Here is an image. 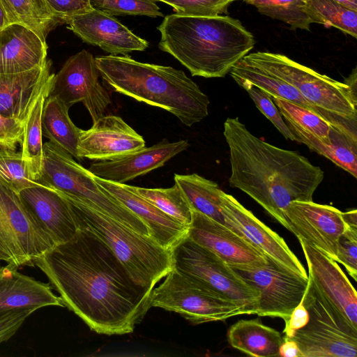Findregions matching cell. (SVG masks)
<instances>
[{
  "label": "cell",
  "instance_id": "obj_42",
  "mask_svg": "<svg viewBox=\"0 0 357 357\" xmlns=\"http://www.w3.org/2000/svg\"><path fill=\"white\" fill-rule=\"evenodd\" d=\"M52 14L60 21L66 23L69 18L87 13L93 8L91 0H45Z\"/></svg>",
  "mask_w": 357,
  "mask_h": 357
},
{
  "label": "cell",
  "instance_id": "obj_6",
  "mask_svg": "<svg viewBox=\"0 0 357 357\" xmlns=\"http://www.w3.org/2000/svg\"><path fill=\"white\" fill-rule=\"evenodd\" d=\"M63 195L71 204L79 229L105 242L135 283L153 290L173 269L171 250L83 202Z\"/></svg>",
  "mask_w": 357,
  "mask_h": 357
},
{
  "label": "cell",
  "instance_id": "obj_40",
  "mask_svg": "<svg viewBox=\"0 0 357 357\" xmlns=\"http://www.w3.org/2000/svg\"><path fill=\"white\" fill-rule=\"evenodd\" d=\"M244 89L248 93L258 109L273 124L284 138L296 141L294 135L282 119L279 109L271 99V96L255 86H248Z\"/></svg>",
  "mask_w": 357,
  "mask_h": 357
},
{
  "label": "cell",
  "instance_id": "obj_43",
  "mask_svg": "<svg viewBox=\"0 0 357 357\" xmlns=\"http://www.w3.org/2000/svg\"><path fill=\"white\" fill-rule=\"evenodd\" d=\"M35 309H22L0 314V344L13 337Z\"/></svg>",
  "mask_w": 357,
  "mask_h": 357
},
{
  "label": "cell",
  "instance_id": "obj_22",
  "mask_svg": "<svg viewBox=\"0 0 357 357\" xmlns=\"http://www.w3.org/2000/svg\"><path fill=\"white\" fill-rule=\"evenodd\" d=\"M93 178L141 219L147 226L150 237L162 247L171 250L188 236V227L160 211L131 190L128 185L110 182L93 175Z\"/></svg>",
  "mask_w": 357,
  "mask_h": 357
},
{
  "label": "cell",
  "instance_id": "obj_27",
  "mask_svg": "<svg viewBox=\"0 0 357 357\" xmlns=\"http://www.w3.org/2000/svg\"><path fill=\"white\" fill-rule=\"evenodd\" d=\"M69 108L57 98L48 96L42 112L43 135L49 142L78 160L79 136L81 129L71 121Z\"/></svg>",
  "mask_w": 357,
  "mask_h": 357
},
{
  "label": "cell",
  "instance_id": "obj_49",
  "mask_svg": "<svg viewBox=\"0 0 357 357\" xmlns=\"http://www.w3.org/2000/svg\"><path fill=\"white\" fill-rule=\"evenodd\" d=\"M10 24L6 13L0 3V30Z\"/></svg>",
  "mask_w": 357,
  "mask_h": 357
},
{
  "label": "cell",
  "instance_id": "obj_26",
  "mask_svg": "<svg viewBox=\"0 0 357 357\" xmlns=\"http://www.w3.org/2000/svg\"><path fill=\"white\" fill-rule=\"evenodd\" d=\"M227 340L233 348L247 355L269 357L279 356L284 338L259 319H241L229 328Z\"/></svg>",
  "mask_w": 357,
  "mask_h": 357
},
{
  "label": "cell",
  "instance_id": "obj_30",
  "mask_svg": "<svg viewBox=\"0 0 357 357\" xmlns=\"http://www.w3.org/2000/svg\"><path fill=\"white\" fill-rule=\"evenodd\" d=\"M39 94L24 126L22 153L31 178L38 181L43 163V144L41 118L44 103L49 96L52 77Z\"/></svg>",
  "mask_w": 357,
  "mask_h": 357
},
{
  "label": "cell",
  "instance_id": "obj_35",
  "mask_svg": "<svg viewBox=\"0 0 357 357\" xmlns=\"http://www.w3.org/2000/svg\"><path fill=\"white\" fill-rule=\"evenodd\" d=\"M137 194L181 224L190 227L192 209L176 183L168 188H146L129 185Z\"/></svg>",
  "mask_w": 357,
  "mask_h": 357
},
{
  "label": "cell",
  "instance_id": "obj_36",
  "mask_svg": "<svg viewBox=\"0 0 357 357\" xmlns=\"http://www.w3.org/2000/svg\"><path fill=\"white\" fill-rule=\"evenodd\" d=\"M249 4L260 13L282 21L291 29L310 30L312 22L304 10L305 0H252Z\"/></svg>",
  "mask_w": 357,
  "mask_h": 357
},
{
  "label": "cell",
  "instance_id": "obj_28",
  "mask_svg": "<svg viewBox=\"0 0 357 357\" xmlns=\"http://www.w3.org/2000/svg\"><path fill=\"white\" fill-rule=\"evenodd\" d=\"M174 181L181 188L192 210L229 228L222 211L223 191L216 183L195 173L175 174Z\"/></svg>",
  "mask_w": 357,
  "mask_h": 357
},
{
  "label": "cell",
  "instance_id": "obj_21",
  "mask_svg": "<svg viewBox=\"0 0 357 357\" xmlns=\"http://www.w3.org/2000/svg\"><path fill=\"white\" fill-rule=\"evenodd\" d=\"M188 146V140L170 142L163 139L155 145L142 148L119 158L93 162L87 169L99 178L124 184L163 166Z\"/></svg>",
  "mask_w": 357,
  "mask_h": 357
},
{
  "label": "cell",
  "instance_id": "obj_32",
  "mask_svg": "<svg viewBox=\"0 0 357 357\" xmlns=\"http://www.w3.org/2000/svg\"><path fill=\"white\" fill-rule=\"evenodd\" d=\"M273 99L285 121L312 133L325 142H334L347 138L357 140V136L335 127L307 109L282 98Z\"/></svg>",
  "mask_w": 357,
  "mask_h": 357
},
{
  "label": "cell",
  "instance_id": "obj_9",
  "mask_svg": "<svg viewBox=\"0 0 357 357\" xmlns=\"http://www.w3.org/2000/svg\"><path fill=\"white\" fill-rule=\"evenodd\" d=\"M165 277L158 287L153 289L149 298L150 307L174 312L192 324L248 314L238 303L175 268Z\"/></svg>",
  "mask_w": 357,
  "mask_h": 357
},
{
  "label": "cell",
  "instance_id": "obj_38",
  "mask_svg": "<svg viewBox=\"0 0 357 357\" xmlns=\"http://www.w3.org/2000/svg\"><path fill=\"white\" fill-rule=\"evenodd\" d=\"M93 8L109 15L163 17L154 0H91Z\"/></svg>",
  "mask_w": 357,
  "mask_h": 357
},
{
  "label": "cell",
  "instance_id": "obj_7",
  "mask_svg": "<svg viewBox=\"0 0 357 357\" xmlns=\"http://www.w3.org/2000/svg\"><path fill=\"white\" fill-rule=\"evenodd\" d=\"M37 181L150 236L147 226L141 219L100 185L87 169L50 142L43 144V163Z\"/></svg>",
  "mask_w": 357,
  "mask_h": 357
},
{
  "label": "cell",
  "instance_id": "obj_12",
  "mask_svg": "<svg viewBox=\"0 0 357 357\" xmlns=\"http://www.w3.org/2000/svg\"><path fill=\"white\" fill-rule=\"evenodd\" d=\"M267 259V263L260 267L232 268L259 291L256 314L280 317L286 322L301 303L308 278L294 273L271 258Z\"/></svg>",
  "mask_w": 357,
  "mask_h": 357
},
{
  "label": "cell",
  "instance_id": "obj_34",
  "mask_svg": "<svg viewBox=\"0 0 357 357\" xmlns=\"http://www.w3.org/2000/svg\"><path fill=\"white\" fill-rule=\"evenodd\" d=\"M304 10L312 23L333 26L357 38V12L333 0H305Z\"/></svg>",
  "mask_w": 357,
  "mask_h": 357
},
{
  "label": "cell",
  "instance_id": "obj_10",
  "mask_svg": "<svg viewBox=\"0 0 357 357\" xmlns=\"http://www.w3.org/2000/svg\"><path fill=\"white\" fill-rule=\"evenodd\" d=\"M174 268L256 314L259 292L222 259L189 237L171 250Z\"/></svg>",
  "mask_w": 357,
  "mask_h": 357
},
{
  "label": "cell",
  "instance_id": "obj_17",
  "mask_svg": "<svg viewBox=\"0 0 357 357\" xmlns=\"http://www.w3.org/2000/svg\"><path fill=\"white\" fill-rule=\"evenodd\" d=\"M308 267V280L354 328L357 329V294L337 261L313 245L299 241Z\"/></svg>",
  "mask_w": 357,
  "mask_h": 357
},
{
  "label": "cell",
  "instance_id": "obj_47",
  "mask_svg": "<svg viewBox=\"0 0 357 357\" xmlns=\"http://www.w3.org/2000/svg\"><path fill=\"white\" fill-rule=\"evenodd\" d=\"M342 218L348 227L357 229V211L356 209L342 212Z\"/></svg>",
  "mask_w": 357,
  "mask_h": 357
},
{
  "label": "cell",
  "instance_id": "obj_31",
  "mask_svg": "<svg viewBox=\"0 0 357 357\" xmlns=\"http://www.w3.org/2000/svg\"><path fill=\"white\" fill-rule=\"evenodd\" d=\"M286 123L296 142L305 144L311 151L326 157L356 178L357 140L347 138L334 142H325L291 123L286 121Z\"/></svg>",
  "mask_w": 357,
  "mask_h": 357
},
{
  "label": "cell",
  "instance_id": "obj_4",
  "mask_svg": "<svg viewBox=\"0 0 357 357\" xmlns=\"http://www.w3.org/2000/svg\"><path fill=\"white\" fill-rule=\"evenodd\" d=\"M100 76L115 92L158 107L192 126L208 114L209 99L181 70L135 61L128 55L95 58Z\"/></svg>",
  "mask_w": 357,
  "mask_h": 357
},
{
  "label": "cell",
  "instance_id": "obj_3",
  "mask_svg": "<svg viewBox=\"0 0 357 357\" xmlns=\"http://www.w3.org/2000/svg\"><path fill=\"white\" fill-rule=\"evenodd\" d=\"M157 29L161 35L160 49L192 76L206 78L225 77L255 44L252 34L229 16L171 14Z\"/></svg>",
  "mask_w": 357,
  "mask_h": 357
},
{
  "label": "cell",
  "instance_id": "obj_23",
  "mask_svg": "<svg viewBox=\"0 0 357 357\" xmlns=\"http://www.w3.org/2000/svg\"><path fill=\"white\" fill-rule=\"evenodd\" d=\"M47 45L34 31L18 23L0 30V73H23L46 65Z\"/></svg>",
  "mask_w": 357,
  "mask_h": 357
},
{
  "label": "cell",
  "instance_id": "obj_16",
  "mask_svg": "<svg viewBox=\"0 0 357 357\" xmlns=\"http://www.w3.org/2000/svg\"><path fill=\"white\" fill-rule=\"evenodd\" d=\"M231 268H255L267 263V257L248 241L225 225L192 210L188 235Z\"/></svg>",
  "mask_w": 357,
  "mask_h": 357
},
{
  "label": "cell",
  "instance_id": "obj_33",
  "mask_svg": "<svg viewBox=\"0 0 357 357\" xmlns=\"http://www.w3.org/2000/svg\"><path fill=\"white\" fill-rule=\"evenodd\" d=\"M10 23H18L45 40L47 33L61 23L50 12L45 0H0Z\"/></svg>",
  "mask_w": 357,
  "mask_h": 357
},
{
  "label": "cell",
  "instance_id": "obj_11",
  "mask_svg": "<svg viewBox=\"0 0 357 357\" xmlns=\"http://www.w3.org/2000/svg\"><path fill=\"white\" fill-rule=\"evenodd\" d=\"M55 246L22 203L19 194L0 183V257L17 268Z\"/></svg>",
  "mask_w": 357,
  "mask_h": 357
},
{
  "label": "cell",
  "instance_id": "obj_19",
  "mask_svg": "<svg viewBox=\"0 0 357 357\" xmlns=\"http://www.w3.org/2000/svg\"><path fill=\"white\" fill-rule=\"evenodd\" d=\"M68 27L83 41L100 47L111 55H127L144 51L149 43L118 20L100 10L75 15L66 20Z\"/></svg>",
  "mask_w": 357,
  "mask_h": 357
},
{
  "label": "cell",
  "instance_id": "obj_46",
  "mask_svg": "<svg viewBox=\"0 0 357 357\" xmlns=\"http://www.w3.org/2000/svg\"><path fill=\"white\" fill-rule=\"evenodd\" d=\"M279 356L301 357V354L294 342L284 338V342L280 349Z\"/></svg>",
  "mask_w": 357,
  "mask_h": 357
},
{
  "label": "cell",
  "instance_id": "obj_51",
  "mask_svg": "<svg viewBox=\"0 0 357 357\" xmlns=\"http://www.w3.org/2000/svg\"><path fill=\"white\" fill-rule=\"evenodd\" d=\"M1 261H2V260H1V257H0V268L2 266H1Z\"/></svg>",
  "mask_w": 357,
  "mask_h": 357
},
{
  "label": "cell",
  "instance_id": "obj_15",
  "mask_svg": "<svg viewBox=\"0 0 357 357\" xmlns=\"http://www.w3.org/2000/svg\"><path fill=\"white\" fill-rule=\"evenodd\" d=\"M222 198V211L229 229L282 266L303 278H308L304 266L281 236L231 195L223 192Z\"/></svg>",
  "mask_w": 357,
  "mask_h": 357
},
{
  "label": "cell",
  "instance_id": "obj_14",
  "mask_svg": "<svg viewBox=\"0 0 357 357\" xmlns=\"http://www.w3.org/2000/svg\"><path fill=\"white\" fill-rule=\"evenodd\" d=\"M284 227L336 261L338 240L347 229L342 212L313 201H294L283 212Z\"/></svg>",
  "mask_w": 357,
  "mask_h": 357
},
{
  "label": "cell",
  "instance_id": "obj_25",
  "mask_svg": "<svg viewBox=\"0 0 357 357\" xmlns=\"http://www.w3.org/2000/svg\"><path fill=\"white\" fill-rule=\"evenodd\" d=\"M53 305L64 306L49 284L20 273L9 264L0 268V314Z\"/></svg>",
  "mask_w": 357,
  "mask_h": 357
},
{
  "label": "cell",
  "instance_id": "obj_18",
  "mask_svg": "<svg viewBox=\"0 0 357 357\" xmlns=\"http://www.w3.org/2000/svg\"><path fill=\"white\" fill-rule=\"evenodd\" d=\"M145 147L143 137L115 115L103 116L79 132L78 154L81 159L111 160Z\"/></svg>",
  "mask_w": 357,
  "mask_h": 357
},
{
  "label": "cell",
  "instance_id": "obj_41",
  "mask_svg": "<svg viewBox=\"0 0 357 357\" xmlns=\"http://www.w3.org/2000/svg\"><path fill=\"white\" fill-rule=\"evenodd\" d=\"M336 261L342 264L348 273L357 280V229L347 227L338 240Z\"/></svg>",
  "mask_w": 357,
  "mask_h": 357
},
{
  "label": "cell",
  "instance_id": "obj_24",
  "mask_svg": "<svg viewBox=\"0 0 357 357\" xmlns=\"http://www.w3.org/2000/svg\"><path fill=\"white\" fill-rule=\"evenodd\" d=\"M50 62L31 70L0 73V114L25 123L39 94L52 76Z\"/></svg>",
  "mask_w": 357,
  "mask_h": 357
},
{
  "label": "cell",
  "instance_id": "obj_2",
  "mask_svg": "<svg viewBox=\"0 0 357 357\" xmlns=\"http://www.w3.org/2000/svg\"><path fill=\"white\" fill-rule=\"evenodd\" d=\"M231 187L246 193L283 227V212L294 201H312L324 171L298 152L275 146L252 134L238 118H227Z\"/></svg>",
  "mask_w": 357,
  "mask_h": 357
},
{
  "label": "cell",
  "instance_id": "obj_39",
  "mask_svg": "<svg viewBox=\"0 0 357 357\" xmlns=\"http://www.w3.org/2000/svg\"><path fill=\"white\" fill-rule=\"evenodd\" d=\"M171 6L177 14L190 16H215L225 12L237 0H156Z\"/></svg>",
  "mask_w": 357,
  "mask_h": 357
},
{
  "label": "cell",
  "instance_id": "obj_20",
  "mask_svg": "<svg viewBox=\"0 0 357 357\" xmlns=\"http://www.w3.org/2000/svg\"><path fill=\"white\" fill-rule=\"evenodd\" d=\"M18 194L55 245L70 241L79 231L71 204L62 193L38 185L25 188Z\"/></svg>",
  "mask_w": 357,
  "mask_h": 357
},
{
  "label": "cell",
  "instance_id": "obj_29",
  "mask_svg": "<svg viewBox=\"0 0 357 357\" xmlns=\"http://www.w3.org/2000/svg\"><path fill=\"white\" fill-rule=\"evenodd\" d=\"M229 73L243 89L248 86H255L268 93L271 98L286 100L319 115L314 107L293 86L256 66L245 63L242 59L234 66Z\"/></svg>",
  "mask_w": 357,
  "mask_h": 357
},
{
  "label": "cell",
  "instance_id": "obj_37",
  "mask_svg": "<svg viewBox=\"0 0 357 357\" xmlns=\"http://www.w3.org/2000/svg\"><path fill=\"white\" fill-rule=\"evenodd\" d=\"M0 183L17 193L41 185L31 178L22 151L6 148H0Z\"/></svg>",
  "mask_w": 357,
  "mask_h": 357
},
{
  "label": "cell",
  "instance_id": "obj_5",
  "mask_svg": "<svg viewBox=\"0 0 357 357\" xmlns=\"http://www.w3.org/2000/svg\"><path fill=\"white\" fill-rule=\"evenodd\" d=\"M242 60L289 83L322 118L357 136L356 68L341 82L280 54L257 52L245 55Z\"/></svg>",
  "mask_w": 357,
  "mask_h": 357
},
{
  "label": "cell",
  "instance_id": "obj_50",
  "mask_svg": "<svg viewBox=\"0 0 357 357\" xmlns=\"http://www.w3.org/2000/svg\"><path fill=\"white\" fill-rule=\"evenodd\" d=\"M244 1H245L246 3H249L252 0H243Z\"/></svg>",
  "mask_w": 357,
  "mask_h": 357
},
{
  "label": "cell",
  "instance_id": "obj_1",
  "mask_svg": "<svg viewBox=\"0 0 357 357\" xmlns=\"http://www.w3.org/2000/svg\"><path fill=\"white\" fill-rule=\"evenodd\" d=\"M33 264L63 305L99 334L132 333L150 308L152 289L135 283L107 245L86 229Z\"/></svg>",
  "mask_w": 357,
  "mask_h": 357
},
{
  "label": "cell",
  "instance_id": "obj_44",
  "mask_svg": "<svg viewBox=\"0 0 357 357\" xmlns=\"http://www.w3.org/2000/svg\"><path fill=\"white\" fill-rule=\"evenodd\" d=\"M24 126L17 120L0 114V148L15 149L22 143Z\"/></svg>",
  "mask_w": 357,
  "mask_h": 357
},
{
  "label": "cell",
  "instance_id": "obj_8",
  "mask_svg": "<svg viewBox=\"0 0 357 357\" xmlns=\"http://www.w3.org/2000/svg\"><path fill=\"white\" fill-rule=\"evenodd\" d=\"M309 319L291 337L301 357H356L357 329L351 326L308 280L303 298Z\"/></svg>",
  "mask_w": 357,
  "mask_h": 357
},
{
  "label": "cell",
  "instance_id": "obj_45",
  "mask_svg": "<svg viewBox=\"0 0 357 357\" xmlns=\"http://www.w3.org/2000/svg\"><path fill=\"white\" fill-rule=\"evenodd\" d=\"M303 301V300H302ZM309 316L307 310L301 303L294 309L289 319L284 322L285 326L283 330L284 338L292 336L294 333L304 326L308 321Z\"/></svg>",
  "mask_w": 357,
  "mask_h": 357
},
{
  "label": "cell",
  "instance_id": "obj_13",
  "mask_svg": "<svg viewBox=\"0 0 357 357\" xmlns=\"http://www.w3.org/2000/svg\"><path fill=\"white\" fill-rule=\"evenodd\" d=\"M94 56L83 50L70 56L52 77L50 96L57 98L69 109L82 102L93 123L104 116L111 103L109 93L99 82Z\"/></svg>",
  "mask_w": 357,
  "mask_h": 357
},
{
  "label": "cell",
  "instance_id": "obj_48",
  "mask_svg": "<svg viewBox=\"0 0 357 357\" xmlns=\"http://www.w3.org/2000/svg\"><path fill=\"white\" fill-rule=\"evenodd\" d=\"M345 7L357 12V0H333Z\"/></svg>",
  "mask_w": 357,
  "mask_h": 357
}]
</instances>
